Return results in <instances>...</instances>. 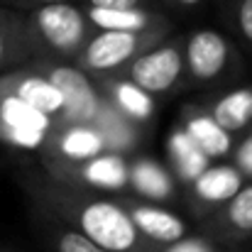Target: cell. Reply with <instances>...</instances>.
Wrapping results in <instances>:
<instances>
[{
  "label": "cell",
  "mask_w": 252,
  "mask_h": 252,
  "mask_svg": "<svg viewBox=\"0 0 252 252\" xmlns=\"http://www.w3.org/2000/svg\"><path fill=\"white\" fill-rule=\"evenodd\" d=\"M86 238L108 252H130L137 245V228L127 211L110 201H91L79 213Z\"/></svg>",
  "instance_id": "6da1fadb"
},
{
  "label": "cell",
  "mask_w": 252,
  "mask_h": 252,
  "mask_svg": "<svg viewBox=\"0 0 252 252\" xmlns=\"http://www.w3.org/2000/svg\"><path fill=\"white\" fill-rule=\"evenodd\" d=\"M39 37L59 54H74L86 37V20L79 7L62 2H44L34 15Z\"/></svg>",
  "instance_id": "7a4b0ae2"
},
{
  "label": "cell",
  "mask_w": 252,
  "mask_h": 252,
  "mask_svg": "<svg viewBox=\"0 0 252 252\" xmlns=\"http://www.w3.org/2000/svg\"><path fill=\"white\" fill-rule=\"evenodd\" d=\"M49 130V115L39 113L15 93H2L0 95V132L27 150H34L44 142Z\"/></svg>",
  "instance_id": "3957f363"
},
{
  "label": "cell",
  "mask_w": 252,
  "mask_h": 252,
  "mask_svg": "<svg viewBox=\"0 0 252 252\" xmlns=\"http://www.w3.org/2000/svg\"><path fill=\"white\" fill-rule=\"evenodd\" d=\"M181 69H184L181 52L176 47H159L135 59L130 76H132V84L145 88L147 93H164L176 84V79L181 76Z\"/></svg>",
  "instance_id": "277c9868"
},
{
  "label": "cell",
  "mask_w": 252,
  "mask_h": 252,
  "mask_svg": "<svg viewBox=\"0 0 252 252\" xmlns=\"http://www.w3.org/2000/svg\"><path fill=\"white\" fill-rule=\"evenodd\" d=\"M49 81L57 86V91L62 93L64 108L62 113L74 120V123H86L98 113V98L91 81L86 79L84 71L74 69V66H57L49 71Z\"/></svg>",
  "instance_id": "5b68a950"
},
{
  "label": "cell",
  "mask_w": 252,
  "mask_h": 252,
  "mask_svg": "<svg viewBox=\"0 0 252 252\" xmlns=\"http://www.w3.org/2000/svg\"><path fill=\"white\" fill-rule=\"evenodd\" d=\"M140 32L127 30H105L95 34L84 49V64L91 71H110L125 64L140 47Z\"/></svg>",
  "instance_id": "8992f818"
},
{
  "label": "cell",
  "mask_w": 252,
  "mask_h": 252,
  "mask_svg": "<svg viewBox=\"0 0 252 252\" xmlns=\"http://www.w3.org/2000/svg\"><path fill=\"white\" fill-rule=\"evenodd\" d=\"M186 62L196 79H213L228 62V42L216 30H198L189 39Z\"/></svg>",
  "instance_id": "52a82bcc"
},
{
  "label": "cell",
  "mask_w": 252,
  "mask_h": 252,
  "mask_svg": "<svg viewBox=\"0 0 252 252\" xmlns=\"http://www.w3.org/2000/svg\"><path fill=\"white\" fill-rule=\"evenodd\" d=\"M130 218L137 228V233H145L147 238L157 243H176L186 238V223L157 206H135L130 211Z\"/></svg>",
  "instance_id": "ba28073f"
},
{
  "label": "cell",
  "mask_w": 252,
  "mask_h": 252,
  "mask_svg": "<svg viewBox=\"0 0 252 252\" xmlns=\"http://www.w3.org/2000/svg\"><path fill=\"white\" fill-rule=\"evenodd\" d=\"M193 181L198 198L208 203H225L243 189V174L233 167H206Z\"/></svg>",
  "instance_id": "9c48e42d"
},
{
  "label": "cell",
  "mask_w": 252,
  "mask_h": 252,
  "mask_svg": "<svg viewBox=\"0 0 252 252\" xmlns=\"http://www.w3.org/2000/svg\"><path fill=\"white\" fill-rule=\"evenodd\" d=\"M184 132L193 140V145H196L206 157H223V155H228L230 147H233L230 132L223 130V127L213 120V115H211V118H208V115H196V118H191Z\"/></svg>",
  "instance_id": "30bf717a"
},
{
  "label": "cell",
  "mask_w": 252,
  "mask_h": 252,
  "mask_svg": "<svg viewBox=\"0 0 252 252\" xmlns=\"http://www.w3.org/2000/svg\"><path fill=\"white\" fill-rule=\"evenodd\" d=\"M12 93L17 98H22L25 103H30L32 108H37L39 113L44 115H59L62 108H64V100H62V93L57 91V86L52 84L49 79H42V76H25L20 79Z\"/></svg>",
  "instance_id": "8fae6325"
},
{
  "label": "cell",
  "mask_w": 252,
  "mask_h": 252,
  "mask_svg": "<svg viewBox=\"0 0 252 252\" xmlns=\"http://www.w3.org/2000/svg\"><path fill=\"white\" fill-rule=\"evenodd\" d=\"M213 120L228 132L243 130L252 120V88H238L223 95L213 108Z\"/></svg>",
  "instance_id": "7c38bea8"
},
{
  "label": "cell",
  "mask_w": 252,
  "mask_h": 252,
  "mask_svg": "<svg viewBox=\"0 0 252 252\" xmlns=\"http://www.w3.org/2000/svg\"><path fill=\"white\" fill-rule=\"evenodd\" d=\"M84 176H86V181H91L93 186L118 191V189H123L130 181V169L115 155H105V157H98L95 155L86 164Z\"/></svg>",
  "instance_id": "4fadbf2b"
},
{
  "label": "cell",
  "mask_w": 252,
  "mask_h": 252,
  "mask_svg": "<svg viewBox=\"0 0 252 252\" xmlns=\"http://www.w3.org/2000/svg\"><path fill=\"white\" fill-rule=\"evenodd\" d=\"M88 17L93 25L103 30H127V32H142L150 25V15L137 10V7H125V10H108V7H91Z\"/></svg>",
  "instance_id": "5bb4252c"
},
{
  "label": "cell",
  "mask_w": 252,
  "mask_h": 252,
  "mask_svg": "<svg viewBox=\"0 0 252 252\" xmlns=\"http://www.w3.org/2000/svg\"><path fill=\"white\" fill-rule=\"evenodd\" d=\"M169 150H171L174 164H176V169L181 171L184 179H196L203 169L208 167V157L193 145V140H191L184 130L171 135Z\"/></svg>",
  "instance_id": "9a60e30c"
},
{
  "label": "cell",
  "mask_w": 252,
  "mask_h": 252,
  "mask_svg": "<svg viewBox=\"0 0 252 252\" xmlns=\"http://www.w3.org/2000/svg\"><path fill=\"white\" fill-rule=\"evenodd\" d=\"M130 181L140 193H145L150 198H167L171 193V179L155 162H140L130 171Z\"/></svg>",
  "instance_id": "2e32d148"
},
{
  "label": "cell",
  "mask_w": 252,
  "mask_h": 252,
  "mask_svg": "<svg viewBox=\"0 0 252 252\" xmlns=\"http://www.w3.org/2000/svg\"><path fill=\"white\" fill-rule=\"evenodd\" d=\"M100 150H103L100 135L93 130H86V127H76V130L66 132L62 140V152L71 159H79V162H86V159L100 155Z\"/></svg>",
  "instance_id": "e0dca14e"
},
{
  "label": "cell",
  "mask_w": 252,
  "mask_h": 252,
  "mask_svg": "<svg viewBox=\"0 0 252 252\" xmlns=\"http://www.w3.org/2000/svg\"><path fill=\"white\" fill-rule=\"evenodd\" d=\"M115 98H118L120 108H123L127 115L137 118V120L150 118L152 110H155L152 95H150L145 88H140L137 84H118L115 86Z\"/></svg>",
  "instance_id": "ac0fdd59"
},
{
  "label": "cell",
  "mask_w": 252,
  "mask_h": 252,
  "mask_svg": "<svg viewBox=\"0 0 252 252\" xmlns=\"http://www.w3.org/2000/svg\"><path fill=\"white\" fill-rule=\"evenodd\" d=\"M225 223L238 233H252V184L240 189L230 201L225 211Z\"/></svg>",
  "instance_id": "d6986e66"
},
{
  "label": "cell",
  "mask_w": 252,
  "mask_h": 252,
  "mask_svg": "<svg viewBox=\"0 0 252 252\" xmlns=\"http://www.w3.org/2000/svg\"><path fill=\"white\" fill-rule=\"evenodd\" d=\"M22 42V25L10 12L0 10V69H5L20 52Z\"/></svg>",
  "instance_id": "ffe728a7"
},
{
  "label": "cell",
  "mask_w": 252,
  "mask_h": 252,
  "mask_svg": "<svg viewBox=\"0 0 252 252\" xmlns=\"http://www.w3.org/2000/svg\"><path fill=\"white\" fill-rule=\"evenodd\" d=\"M59 252H108V250L100 248L98 243H93L91 238H86L84 233L66 230L59 238Z\"/></svg>",
  "instance_id": "44dd1931"
},
{
  "label": "cell",
  "mask_w": 252,
  "mask_h": 252,
  "mask_svg": "<svg viewBox=\"0 0 252 252\" xmlns=\"http://www.w3.org/2000/svg\"><path fill=\"white\" fill-rule=\"evenodd\" d=\"M238 22H240V30L243 34L252 42V0H243L240 2V10H238Z\"/></svg>",
  "instance_id": "7402d4cb"
},
{
  "label": "cell",
  "mask_w": 252,
  "mask_h": 252,
  "mask_svg": "<svg viewBox=\"0 0 252 252\" xmlns=\"http://www.w3.org/2000/svg\"><path fill=\"white\" fill-rule=\"evenodd\" d=\"M167 252H213L211 250V245L208 243H203V240H176L174 243V248H169Z\"/></svg>",
  "instance_id": "603a6c76"
},
{
  "label": "cell",
  "mask_w": 252,
  "mask_h": 252,
  "mask_svg": "<svg viewBox=\"0 0 252 252\" xmlns=\"http://www.w3.org/2000/svg\"><path fill=\"white\" fill-rule=\"evenodd\" d=\"M91 7H108V10H125V7H137L140 0H88Z\"/></svg>",
  "instance_id": "cb8c5ba5"
},
{
  "label": "cell",
  "mask_w": 252,
  "mask_h": 252,
  "mask_svg": "<svg viewBox=\"0 0 252 252\" xmlns=\"http://www.w3.org/2000/svg\"><path fill=\"white\" fill-rule=\"evenodd\" d=\"M238 162H240L243 171L252 174V137L245 142V145H243V150L238 152Z\"/></svg>",
  "instance_id": "d4e9b609"
},
{
  "label": "cell",
  "mask_w": 252,
  "mask_h": 252,
  "mask_svg": "<svg viewBox=\"0 0 252 252\" xmlns=\"http://www.w3.org/2000/svg\"><path fill=\"white\" fill-rule=\"evenodd\" d=\"M176 2H181V5H196V2H201V0H176Z\"/></svg>",
  "instance_id": "484cf974"
},
{
  "label": "cell",
  "mask_w": 252,
  "mask_h": 252,
  "mask_svg": "<svg viewBox=\"0 0 252 252\" xmlns=\"http://www.w3.org/2000/svg\"><path fill=\"white\" fill-rule=\"evenodd\" d=\"M37 2H42V5H44V2H62V0H37Z\"/></svg>",
  "instance_id": "4316f807"
}]
</instances>
